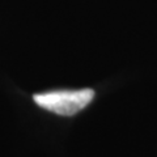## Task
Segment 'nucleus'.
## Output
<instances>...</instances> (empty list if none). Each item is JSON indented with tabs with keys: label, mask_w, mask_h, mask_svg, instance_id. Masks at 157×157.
<instances>
[{
	"label": "nucleus",
	"mask_w": 157,
	"mask_h": 157,
	"mask_svg": "<svg viewBox=\"0 0 157 157\" xmlns=\"http://www.w3.org/2000/svg\"><path fill=\"white\" fill-rule=\"evenodd\" d=\"M94 97L93 89H78V90H54L46 93H37L33 96L34 102L59 115H75L82 110Z\"/></svg>",
	"instance_id": "nucleus-1"
}]
</instances>
